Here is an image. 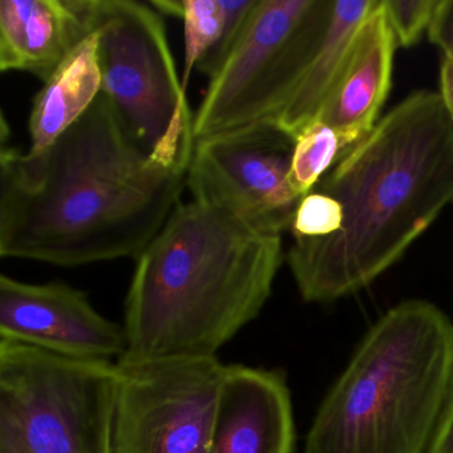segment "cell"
I'll use <instances>...</instances> for the list:
<instances>
[{
	"label": "cell",
	"mask_w": 453,
	"mask_h": 453,
	"mask_svg": "<svg viewBox=\"0 0 453 453\" xmlns=\"http://www.w3.org/2000/svg\"><path fill=\"white\" fill-rule=\"evenodd\" d=\"M193 119L145 150L102 92L39 153L0 148V256L60 267L140 254L181 205Z\"/></svg>",
	"instance_id": "1"
},
{
	"label": "cell",
	"mask_w": 453,
	"mask_h": 453,
	"mask_svg": "<svg viewBox=\"0 0 453 453\" xmlns=\"http://www.w3.org/2000/svg\"><path fill=\"white\" fill-rule=\"evenodd\" d=\"M314 189L339 203L341 227L294 240L286 261L304 302L331 303L378 280L452 205L453 123L439 92L408 95Z\"/></svg>",
	"instance_id": "2"
},
{
	"label": "cell",
	"mask_w": 453,
	"mask_h": 453,
	"mask_svg": "<svg viewBox=\"0 0 453 453\" xmlns=\"http://www.w3.org/2000/svg\"><path fill=\"white\" fill-rule=\"evenodd\" d=\"M282 235L190 201L134 261L124 304L128 354L211 357L253 322L282 265Z\"/></svg>",
	"instance_id": "3"
},
{
	"label": "cell",
	"mask_w": 453,
	"mask_h": 453,
	"mask_svg": "<svg viewBox=\"0 0 453 453\" xmlns=\"http://www.w3.org/2000/svg\"><path fill=\"white\" fill-rule=\"evenodd\" d=\"M453 368V322L410 299L365 334L318 408L304 453H426Z\"/></svg>",
	"instance_id": "4"
},
{
	"label": "cell",
	"mask_w": 453,
	"mask_h": 453,
	"mask_svg": "<svg viewBox=\"0 0 453 453\" xmlns=\"http://www.w3.org/2000/svg\"><path fill=\"white\" fill-rule=\"evenodd\" d=\"M116 362L0 341V453H110Z\"/></svg>",
	"instance_id": "5"
},
{
	"label": "cell",
	"mask_w": 453,
	"mask_h": 453,
	"mask_svg": "<svg viewBox=\"0 0 453 453\" xmlns=\"http://www.w3.org/2000/svg\"><path fill=\"white\" fill-rule=\"evenodd\" d=\"M333 0H258L193 116L195 140L273 123L319 49Z\"/></svg>",
	"instance_id": "6"
},
{
	"label": "cell",
	"mask_w": 453,
	"mask_h": 453,
	"mask_svg": "<svg viewBox=\"0 0 453 453\" xmlns=\"http://www.w3.org/2000/svg\"><path fill=\"white\" fill-rule=\"evenodd\" d=\"M97 35L103 92L137 142L152 152L192 116L163 15L142 0H87Z\"/></svg>",
	"instance_id": "7"
},
{
	"label": "cell",
	"mask_w": 453,
	"mask_h": 453,
	"mask_svg": "<svg viewBox=\"0 0 453 453\" xmlns=\"http://www.w3.org/2000/svg\"><path fill=\"white\" fill-rule=\"evenodd\" d=\"M226 365L219 357L116 362L110 453H211V423Z\"/></svg>",
	"instance_id": "8"
},
{
	"label": "cell",
	"mask_w": 453,
	"mask_h": 453,
	"mask_svg": "<svg viewBox=\"0 0 453 453\" xmlns=\"http://www.w3.org/2000/svg\"><path fill=\"white\" fill-rule=\"evenodd\" d=\"M296 140L275 124H251L196 140L187 188L270 234L291 229L301 198L288 182Z\"/></svg>",
	"instance_id": "9"
},
{
	"label": "cell",
	"mask_w": 453,
	"mask_h": 453,
	"mask_svg": "<svg viewBox=\"0 0 453 453\" xmlns=\"http://www.w3.org/2000/svg\"><path fill=\"white\" fill-rule=\"evenodd\" d=\"M0 341L78 360L123 357L124 326L100 314L88 296L67 283H27L0 275Z\"/></svg>",
	"instance_id": "10"
},
{
	"label": "cell",
	"mask_w": 453,
	"mask_h": 453,
	"mask_svg": "<svg viewBox=\"0 0 453 453\" xmlns=\"http://www.w3.org/2000/svg\"><path fill=\"white\" fill-rule=\"evenodd\" d=\"M290 388L277 368L226 365L211 423V453H294Z\"/></svg>",
	"instance_id": "11"
},
{
	"label": "cell",
	"mask_w": 453,
	"mask_h": 453,
	"mask_svg": "<svg viewBox=\"0 0 453 453\" xmlns=\"http://www.w3.org/2000/svg\"><path fill=\"white\" fill-rule=\"evenodd\" d=\"M397 43L383 0H378L360 26L343 73L317 121L335 129L349 148L379 123L388 96Z\"/></svg>",
	"instance_id": "12"
},
{
	"label": "cell",
	"mask_w": 453,
	"mask_h": 453,
	"mask_svg": "<svg viewBox=\"0 0 453 453\" xmlns=\"http://www.w3.org/2000/svg\"><path fill=\"white\" fill-rule=\"evenodd\" d=\"M88 35L87 0H2L0 70L46 83Z\"/></svg>",
	"instance_id": "13"
},
{
	"label": "cell",
	"mask_w": 453,
	"mask_h": 453,
	"mask_svg": "<svg viewBox=\"0 0 453 453\" xmlns=\"http://www.w3.org/2000/svg\"><path fill=\"white\" fill-rule=\"evenodd\" d=\"M376 4L378 0H333L325 38L293 94L273 120L280 131L296 140L317 121L343 73L360 26Z\"/></svg>",
	"instance_id": "14"
},
{
	"label": "cell",
	"mask_w": 453,
	"mask_h": 453,
	"mask_svg": "<svg viewBox=\"0 0 453 453\" xmlns=\"http://www.w3.org/2000/svg\"><path fill=\"white\" fill-rule=\"evenodd\" d=\"M103 92L97 35L87 36L36 95L28 120L30 152L39 153L73 127Z\"/></svg>",
	"instance_id": "15"
},
{
	"label": "cell",
	"mask_w": 453,
	"mask_h": 453,
	"mask_svg": "<svg viewBox=\"0 0 453 453\" xmlns=\"http://www.w3.org/2000/svg\"><path fill=\"white\" fill-rule=\"evenodd\" d=\"M349 150L341 134L322 121L310 124L294 142L288 182L299 198L309 195Z\"/></svg>",
	"instance_id": "16"
},
{
	"label": "cell",
	"mask_w": 453,
	"mask_h": 453,
	"mask_svg": "<svg viewBox=\"0 0 453 453\" xmlns=\"http://www.w3.org/2000/svg\"><path fill=\"white\" fill-rule=\"evenodd\" d=\"M185 55L181 84L187 91L192 71L217 43L224 28L221 0H184Z\"/></svg>",
	"instance_id": "17"
},
{
	"label": "cell",
	"mask_w": 453,
	"mask_h": 453,
	"mask_svg": "<svg viewBox=\"0 0 453 453\" xmlns=\"http://www.w3.org/2000/svg\"><path fill=\"white\" fill-rule=\"evenodd\" d=\"M341 222L339 203L327 193L312 189L299 201L290 232L294 240H317L338 232Z\"/></svg>",
	"instance_id": "18"
},
{
	"label": "cell",
	"mask_w": 453,
	"mask_h": 453,
	"mask_svg": "<svg viewBox=\"0 0 453 453\" xmlns=\"http://www.w3.org/2000/svg\"><path fill=\"white\" fill-rule=\"evenodd\" d=\"M258 0H221L224 9V28L217 43L198 62V73L211 81L232 54L245 30L246 23Z\"/></svg>",
	"instance_id": "19"
},
{
	"label": "cell",
	"mask_w": 453,
	"mask_h": 453,
	"mask_svg": "<svg viewBox=\"0 0 453 453\" xmlns=\"http://www.w3.org/2000/svg\"><path fill=\"white\" fill-rule=\"evenodd\" d=\"M439 0H383L389 27L397 47L408 49L428 33Z\"/></svg>",
	"instance_id": "20"
},
{
	"label": "cell",
	"mask_w": 453,
	"mask_h": 453,
	"mask_svg": "<svg viewBox=\"0 0 453 453\" xmlns=\"http://www.w3.org/2000/svg\"><path fill=\"white\" fill-rule=\"evenodd\" d=\"M428 38L453 62V0H439L428 28Z\"/></svg>",
	"instance_id": "21"
},
{
	"label": "cell",
	"mask_w": 453,
	"mask_h": 453,
	"mask_svg": "<svg viewBox=\"0 0 453 453\" xmlns=\"http://www.w3.org/2000/svg\"><path fill=\"white\" fill-rule=\"evenodd\" d=\"M426 453H453V368L445 391L439 420Z\"/></svg>",
	"instance_id": "22"
},
{
	"label": "cell",
	"mask_w": 453,
	"mask_h": 453,
	"mask_svg": "<svg viewBox=\"0 0 453 453\" xmlns=\"http://www.w3.org/2000/svg\"><path fill=\"white\" fill-rule=\"evenodd\" d=\"M440 97L453 123V62L442 58L440 65Z\"/></svg>",
	"instance_id": "23"
},
{
	"label": "cell",
	"mask_w": 453,
	"mask_h": 453,
	"mask_svg": "<svg viewBox=\"0 0 453 453\" xmlns=\"http://www.w3.org/2000/svg\"><path fill=\"white\" fill-rule=\"evenodd\" d=\"M153 9L158 14L169 15V17L182 18L184 12V0H150Z\"/></svg>",
	"instance_id": "24"
}]
</instances>
